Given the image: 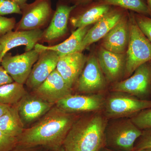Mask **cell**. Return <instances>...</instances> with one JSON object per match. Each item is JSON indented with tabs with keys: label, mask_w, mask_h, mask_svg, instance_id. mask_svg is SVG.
<instances>
[{
	"label": "cell",
	"mask_w": 151,
	"mask_h": 151,
	"mask_svg": "<svg viewBox=\"0 0 151 151\" xmlns=\"http://www.w3.org/2000/svg\"><path fill=\"white\" fill-rule=\"evenodd\" d=\"M79 117L54 105L37 122L24 129L17 145L25 147H44L51 149L63 146L66 135Z\"/></svg>",
	"instance_id": "1"
},
{
	"label": "cell",
	"mask_w": 151,
	"mask_h": 151,
	"mask_svg": "<svg viewBox=\"0 0 151 151\" xmlns=\"http://www.w3.org/2000/svg\"><path fill=\"white\" fill-rule=\"evenodd\" d=\"M108 119L101 111L78 117L63 144L65 151H99L105 146Z\"/></svg>",
	"instance_id": "2"
},
{
	"label": "cell",
	"mask_w": 151,
	"mask_h": 151,
	"mask_svg": "<svg viewBox=\"0 0 151 151\" xmlns=\"http://www.w3.org/2000/svg\"><path fill=\"white\" fill-rule=\"evenodd\" d=\"M142 132L130 118L112 119L105 128V146L117 151H133Z\"/></svg>",
	"instance_id": "3"
},
{
	"label": "cell",
	"mask_w": 151,
	"mask_h": 151,
	"mask_svg": "<svg viewBox=\"0 0 151 151\" xmlns=\"http://www.w3.org/2000/svg\"><path fill=\"white\" fill-rule=\"evenodd\" d=\"M130 37L126 55L124 78H127L144 63L151 61V42L137 24L134 12H129Z\"/></svg>",
	"instance_id": "4"
},
{
	"label": "cell",
	"mask_w": 151,
	"mask_h": 151,
	"mask_svg": "<svg viewBox=\"0 0 151 151\" xmlns=\"http://www.w3.org/2000/svg\"><path fill=\"white\" fill-rule=\"evenodd\" d=\"M151 108V100H141L127 93L112 92L105 99L104 114L108 119L130 118Z\"/></svg>",
	"instance_id": "5"
},
{
	"label": "cell",
	"mask_w": 151,
	"mask_h": 151,
	"mask_svg": "<svg viewBox=\"0 0 151 151\" xmlns=\"http://www.w3.org/2000/svg\"><path fill=\"white\" fill-rule=\"evenodd\" d=\"M112 92L127 93L141 99L151 97V65L146 63L139 66L131 76L114 83Z\"/></svg>",
	"instance_id": "6"
},
{
	"label": "cell",
	"mask_w": 151,
	"mask_h": 151,
	"mask_svg": "<svg viewBox=\"0 0 151 151\" xmlns=\"http://www.w3.org/2000/svg\"><path fill=\"white\" fill-rule=\"evenodd\" d=\"M22 17L16 25V31L41 29L53 15L50 0H35L20 7Z\"/></svg>",
	"instance_id": "7"
},
{
	"label": "cell",
	"mask_w": 151,
	"mask_h": 151,
	"mask_svg": "<svg viewBox=\"0 0 151 151\" xmlns=\"http://www.w3.org/2000/svg\"><path fill=\"white\" fill-rule=\"evenodd\" d=\"M107 83L96 53H91L75 84L76 90L84 94H98L105 89Z\"/></svg>",
	"instance_id": "8"
},
{
	"label": "cell",
	"mask_w": 151,
	"mask_h": 151,
	"mask_svg": "<svg viewBox=\"0 0 151 151\" xmlns=\"http://www.w3.org/2000/svg\"><path fill=\"white\" fill-rule=\"evenodd\" d=\"M39 54L40 52L35 49L15 55L7 53L3 58L1 65L14 81L24 84L38 59Z\"/></svg>",
	"instance_id": "9"
},
{
	"label": "cell",
	"mask_w": 151,
	"mask_h": 151,
	"mask_svg": "<svg viewBox=\"0 0 151 151\" xmlns=\"http://www.w3.org/2000/svg\"><path fill=\"white\" fill-rule=\"evenodd\" d=\"M128 12L119 7H111L105 15L88 30L76 52H82L90 45L102 39Z\"/></svg>",
	"instance_id": "10"
},
{
	"label": "cell",
	"mask_w": 151,
	"mask_h": 151,
	"mask_svg": "<svg viewBox=\"0 0 151 151\" xmlns=\"http://www.w3.org/2000/svg\"><path fill=\"white\" fill-rule=\"evenodd\" d=\"M105 98L102 94H69L55 104L67 113L77 114L100 111L103 108Z\"/></svg>",
	"instance_id": "11"
},
{
	"label": "cell",
	"mask_w": 151,
	"mask_h": 151,
	"mask_svg": "<svg viewBox=\"0 0 151 151\" xmlns=\"http://www.w3.org/2000/svg\"><path fill=\"white\" fill-rule=\"evenodd\" d=\"M100 68L108 83L120 81L125 75L127 55L109 51L100 46L96 53Z\"/></svg>",
	"instance_id": "12"
},
{
	"label": "cell",
	"mask_w": 151,
	"mask_h": 151,
	"mask_svg": "<svg viewBox=\"0 0 151 151\" xmlns=\"http://www.w3.org/2000/svg\"><path fill=\"white\" fill-rule=\"evenodd\" d=\"M72 89L66 84L56 69L44 81L32 90V94L53 105L72 94Z\"/></svg>",
	"instance_id": "13"
},
{
	"label": "cell",
	"mask_w": 151,
	"mask_h": 151,
	"mask_svg": "<svg viewBox=\"0 0 151 151\" xmlns=\"http://www.w3.org/2000/svg\"><path fill=\"white\" fill-rule=\"evenodd\" d=\"M59 56L55 51L45 50L40 52L37 61L33 66L26 85L33 90L40 85L56 69Z\"/></svg>",
	"instance_id": "14"
},
{
	"label": "cell",
	"mask_w": 151,
	"mask_h": 151,
	"mask_svg": "<svg viewBox=\"0 0 151 151\" xmlns=\"http://www.w3.org/2000/svg\"><path fill=\"white\" fill-rule=\"evenodd\" d=\"M129 37V12H128L102 39L101 46L115 53H125Z\"/></svg>",
	"instance_id": "15"
},
{
	"label": "cell",
	"mask_w": 151,
	"mask_h": 151,
	"mask_svg": "<svg viewBox=\"0 0 151 151\" xmlns=\"http://www.w3.org/2000/svg\"><path fill=\"white\" fill-rule=\"evenodd\" d=\"M76 6L70 5L63 0L58 2L49 25L43 32L41 40L50 42L65 35L68 31L70 14Z\"/></svg>",
	"instance_id": "16"
},
{
	"label": "cell",
	"mask_w": 151,
	"mask_h": 151,
	"mask_svg": "<svg viewBox=\"0 0 151 151\" xmlns=\"http://www.w3.org/2000/svg\"><path fill=\"white\" fill-rule=\"evenodd\" d=\"M111 7L97 1L76 6L70 14L69 20L74 28L89 26L102 18Z\"/></svg>",
	"instance_id": "17"
},
{
	"label": "cell",
	"mask_w": 151,
	"mask_h": 151,
	"mask_svg": "<svg viewBox=\"0 0 151 151\" xmlns=\"http://www.w3.org/2000/svg\"><path fill=\"white\" fill-rule=\"evenodd\" d=\"M54 105L32 93H27L17 104L19 115L24 126L36 122Z\"/></svg>",
	"instance_id": "18"
},
{
	"label": "cell",
	"mask_w": 151,
	"mask_h": 151,
	"mask_svg": "<svg viewBox=\"0 0 151 151\" xmlns=\"http://www.w3.org/2000/svg\"><path fill=\"white\" fill-rule=\"evenodd\" d=\"M43 32L41 29L9 32L0 37V44L3 47V58L9 50L21 45L25 46L26 51L34 49L41 40Z\"/></svg>",
	"instance_id": "19"
},
{
	"label": "cell",
	"mask_w": 151,
	"mask_h": 151,
	"mask_svg": "<svg viewBox=\"0 0 151 151\" xmlns=\"http://www.w3.org/2000/svg\"><path fill=\"white\" fill-rule=\"evenodd\" d=\"M87 57L82 52H75L59 57L56 70L66 84L72 88L84 68Z\"/></svg>",
	"instance_id": "20"
},
{
	"label": "cell",
	"mask_w": 151,
	"mask_h": 151,
	"mask_svg": "<svg viewBox=\"0 0 151 151\" xmlns=\"http://www.w3.org/2000/svg\"><path fill=\"white\" fill-rule=\"evenodd\" d=\"M90 27L78 28L74 31L71 35L61 43L52 46H45L38 43L35 47V49L39 52L45 50L55 51L59 57L75 52L86 35Z\"/></svg>",
	"instance_id": "21"
},
{
	"label": "cell",
	"mask_w": 151,
	"mask_h": 151,
	"mask_svg": "<svg viewBox=\"0 0 151 151\" xmlns=\"http://www.w3.org/2000/svg\"><path fill=\"white\" fill-rule=\"evenodd\" d=\"M24 127L19 115L17 104L11 106L7 112L0 117V130L12 137L18 139Z\"/></svg>",
	"instance_id": "22"
},
{
	"label": "cell",
	"mask_w": 151,
	"mask_h": 151,
	"mask_svg": "<svg viewBox=\"0 0 151 151\" xmlns=\"http://www.w3.org/2000/svg\"><path fill=\"white\" fill-rule=\"evenodd\" d=\"M24 84L14 81L0 86V103L13 106L27 94Z\"/></svg>",
	"instance_id": "23"
},
{
	"label": "cell",
	"mask_w": 151,
	"mask_h": 151,
	"mask_svg": "<svg viewBox=\"0 0 151 151\" xmlns=\"http://www.w3.org/2000/svg\"><path fill=\"white\" fill-rule=\"evenodd\" d=\"M111 6L119 7L136 13L148 16L149 11L146 0H96Z\"/></svg>",
	"instance_id": "24"
},
{
	"label": "cell",
	"mask_w": 151,
	"mask_h": 151,
	"mask_svg": "<svg viewBox=\"0 0 151 151\" xmlns=\"http://www.w3.org/2000/svg\"><path fill=\"white\" fill-rule=\"evenodd\" d=\"M131 121L142 131L151 129V108L135 114L130 118Z\"/></svg>",
	"instance_id": "25"
},
{
	"label": "cell",
	"mask_w": 151,
	"mask_h": 151,
	"mask_svg": "<svg viewBox=\"0 0 151 151\" xmlns=\"http://www.w3.org/2000/svg\"><path fill=\"white\" fill-rule=\"evenodd\" d=\"M134 16L138 27L151 42V18L134 12Z\"/></svg>",
	"instance_id": "26"
},
{
	"label": "cell",
	"mask_w": 151,
	"mask_h": 151,
	"mask_svg": "<svg viewBox=\"0 0 151 151\" xmlns=\"http://www.w3.org/2000/svg\"><path fill=\"white\" fill-rule=\"evenodd\" d=\"M13 14H22L19 6L9 0H0V16Z\"/></svg>",
	"instance_id": "27"
},
{
	"label": "cell",
	"mask_w": 151,
	"mask_h": 151,
	"mask_svg": "<svg viewBox=\"0 0 151 151\" xmlns=\"http://www.w3.org/2000/svg\"><path fill=\"white\" fill-rule=\"evenodd\" d=\"M151 148V129L142 130V135L135 143L133 151Z\"/></svg>",
	"instance_id": "28"
},
{
	"label": "cell",
	"mask_w": 151,
	"mask_h": 151,
	"mask_svg": "<svg viewBox=\"0 0 151 151\" xmlns=\"http://www.w3.org/2000/svg\"><path fill=\"white\" fill-rule=\"evenodd\" d=\"M17 143V138L10 137L0 130V151H11Z\"/></svg>",
	"instance_id": "29"
},
{
	"label": "cell",
	"mask_w": 151,
	"mask_h": 151,
	"mask_svg": "<svg viewBox=\"0 0 151 151\" xmlns=\"http://www.w3.org/2000/svg\"><path fill=\"white\" fill-rule=\"evenodd\" d=\"M16 22L14 18L0 16V37L12 30L15 27Z\"/></svg>",
	"instance_id": "30"
},
{
	"label": "cell",
	"mask_w": 151,
	"mask_h": 151,
	"mask_svg": "<svg viewBox=\"0 0 151 151\" xmlns=\"http://www.w3.org/2000/svg\"><path fill=\"white\" fill-rule=\"evenodd\" d=\"M14 81L6 70L0 65V86L4 84L12 83Z\"/></svg>",
	"instance_id": "31"
},
{
	"label": "cell",
	"mask_w": 151,
	"mask_h": 151,
	"mask_svg": "<svg viewBox=\"0 0 151 151\" xmlns=\"http://www.w3.org/2000/svg\"><path fill=\"white\" fill-rule=\"evenodd\" d=\"M68 3H70L73 5L76 6L84 5L93 2L96 0H63Z\"/></svg>",
	"instance_id": "32"
},
{
	"label": "cell",
	"mask_w": 151,
	"mask_h": 151,
	"mask_svg": "<svg viewBox=\"0 0 151 151\" xmlns=\"http://www.w3.org/2000/svg\"><path fill=\"white\" fill-rule=\"evenodd\" d=\"M40 147H25L17 145L11 151H43L40 149Z\"/></svg>",
	"instance_id": "33"
},
{
	"label": "cell",
	"mask_w": 151,
	"mask_h": 151,
	"mask_svg": "<svg viewBox=\"0 0 151 151\" xmlns=\"http://www.w3.org/2000/svg\"><path fill=\"white\" fill-rule=\"evenodd\" d=\"M11 106L10 105H5L0 103V117L7 112L11 108Z\"/></svg>",
	"instance_id": "34"
},
{
	"label": "cell",
	"mask_w": 151,
	"mask_h": 151,
	"mask_svg": "<svg viewBox=\"0 0 151 151\" xmlns=\"http://www.w3.org/2000/svg\"><path fill=\"white\" fill-rule=\"evenodd\" d=\"M9 1L15 3V4L19 6L20 7L23 5L27 3V0H9Z\"/></svg>",
	"instance_id": "35"
},
{
	"label": "cell",
	"mask_w": 151,
	"mask_h": 151,
	"mask_svg": "<svg viewBox=\"0 0 151 151\" xmlns=\"http://www.w3.org/2000/svg\"><path fill=\"white\" fill-rule=\"evenodd\" d=\"M149 11V16L151 18V0H146Z\"/></svg>",
	"instance_id": "36"
},
{
	"label": "cell",
	"mask_w": 151,
	"mask_h": 151,
	"mask_svg": "<svg viewBox=\"0 0 151 151\" xmlns=\"http://www.w3.org/2000/svg\"><path fill=\"white\" fill-rule=\"evenodd\" d=\"M50 151H65V150H64V149L63 148V146H61L60 147H58L51 149Z\"/></svg>",
	"instance_id": "37"
},
{
	"label": "cell",
	"mask_w": 151,
	"mask_h": 151,
	"mask_svg": "<svg viewBox=\"0 0 151 151\" xmlns=\"http://www.w3.org/2000/svg\"><path fill=\"white\" fill-rule=\"evenodd\" d=\"M3 47L0 44V64H1L2 60L3 58Z\"/></svg>",
	"instance_id": "38"
},
{
	"label": "cell",
	"mask_w": 151,
	"mask_h": 151,
	"mask_svg": "<svg viewBox=\"0 0 151 151\" xmlns=\"http://www.w3.org/2000/svg\"><path fill=\"white\" fill-rule=\"evenodd\" d=\"M99 151H117L114 150H112V149L108 148L107 147H103L102 148L100 149Z\"/></svg>",
	"instance_id": "39"
},
{
	"label": "cell",
	"mask_w": 151,
	"mask_h": 151,
	"mask_svg": "<svg viewBox=\"0 0 151 151\" xmlns=\"http://www.w3.org/2000/svg\"><path fill=\"white\" fill-rule=\"evenodd\" d=\"M134 151H151V148H145Z\"/></svg>",
	"instance_id": "40"
},
{
	"label": "cell",
	"mask_w": 151,
	"mask_h": 151,
	"mask_svg": "<svg viewBox=\"0 0 151 151\" xmlns=\"http://www.w3.org/2000/svg\"><path fill=\"white\" fill-rule=\"evenodd\" d=\"M149 62H150V64L151 65V61H149Z\"/></svg>",
	"instance_id": "41"
}]
</instances>
